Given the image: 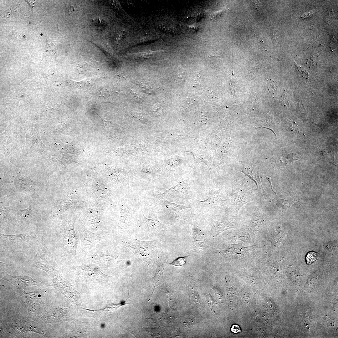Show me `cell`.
Returning a JSON list of instances; mask_svg holds the SVG:
<instances>
[{"label": "cell", "instance_id": "484cf974", "mask_svg": "<svg viewBox=\"0 0 338 338\" xmlns=\"http://www.w3.org/2000/svg\"><path fill=\"white\" fill-rule=\"evenodd\" d=\"M130 92L133 96L138 99H140L142 97L140 93L136 90H130Z\"/></svg>", "mask_w": 338, "mask_h": 338}, {"label": "cell", "instance_id": "4fadbf2b", "mask_svg": "<svg viewBox=\"0 0 338 338\" xmlns=\"http://www.w3.org/2000/svg\"><path fill=\"white\" fill-rule=\"evenodd\" d=\"M265 217L262 210L257 209L253 213L249 226L251 228L261 227L265 222Z\"/></svg>", "mask_w": 338, "mask_h": 338}, {"label": "cell", "instance_id": "6da1fadb", "mask_svg": "<svg viewBox=\"0 0 338 338\" xmlns=\"http://www.w3.org/2000/svg\"><path fill=\"white\" fill-rule=\"evenodd\" d=\"M121 243L131 251L141 261L147 263L151 261L156 247L155 240L143 241L127 237L121 241Z\"/></svg>", "mask_w": 338, "mask_h": 338}, {"label": "cell", "instance_id": "3957f363", "mask_svg": "<svg viewBox=\"0 0 338 338\" xmlns=\"http://www.w3.org/2000/svg\"><path fill=\"white\" fill-rule=\"evenodd\" d=\"M32 267L43 270L50 274L54 272L55 261L43 241L38 246L36 254L29 262Z\"/></svg>", "mask_w": 338, "mask_h": 338}, {"label": "cell", "instance_id": "8fae6325", "mask_svg": "<svg viewBox=\"0 0 338 338\" xmlns=\"http://www.w3.org/2000/svg\"><path fill=\"white\" fill-rule=\"evenodd\" d=\"M2 278L18 287H23L28 285L36 284L37 283L32 278L27 276H14L6 274L2 276Z\"/></svg>", "mask_w": 338, "mask_h": 338}, {"label": "cell", "instance_id": "5b68a950", "mask_svg": "<svg viewBox=\"0 0 338 338\" xmlns=\"http://www.w3.org/2000/svg\"><path fill=\"white\" fill-rule=\"evenodd\" d=\"M137 226L145 233H154L163 228V225L154 215L152 218H146L143 214H139L137 221Z\"/></svg>", "mask_w": 338, "mask_h": 338}, {"label": "cell", "instance_id": "e0dca14e", "mask_svg": "<svg viewBox=\"0 0 338 338\" xmlns=\"http://www.w3.org/2000/svg\"><path fill=\"white\" fill-rule=\"evenodd\" d=\"M205 240L201 233L198 231L194 233V241L197 247H202L205 245Z\"/></svg>", "mask_w": 338, "mask_h": 338}, {"label": "cell", "instance_id": "cb8c5ba5", "mask_svg": "<svg viewBox=\"0 0 338 338\" xmlns=\"http://www.w3.org/2000/svg\"><path fill=\"white\" fill-rule=\"evenodd\" d=\"M153 111L154 114L158 115H160L161 112V108L160 105L157 103L155 104L152 107Z\"/></svg>", "mask_w": 338, "mask_h": 338}, {"label": "cell", "instance_id": "5bb4252c", "mask_svg": "<svg viewBox=\"0 0 338 338\" xmlns=\"http://www.w3.org/2000/svg\"><path fill=\"white\" fill-rule=\"evenodd\" d=\"M129 291L128 290V297L126 300L119 303L114 304L112 303L110 300H107L106 306L103 309V310L107 311H115L119 307L123 305H131V302L129 298Z\"/></svg>", "mask_w": 338, "mask_h": 338}, {"label": "cell", "instance_id": "44dd1931", "mask_svg": "<svg viewBox=\"0 0 338 338\" xmlns=\"http://www.w3.org/2000/svg\"><path fill=\"white\" fill-rule=\"evenodd\" d=\"M317 258L316 253L313 252L309 253L306 257L307 263L308 264H311L314 263Z\"/></svg>", "mask_w": 338, "mask_h": 338}, {"label": "cell", "instance_id": "d4e9b609", "mask_svg": "<svg viewBox=\"0 0 338 338\" xmlns=\"http://www.w3.org/2000/svg\"><path fill=\"white\" fill-rule=\"evenodd\" d=\"M132 114L136 117L142 120L144 118L143 113L140 110H134L133 111Z\"/></svg>", "mask_w": 338, "mask_h": 338}, {"label": "cell", "instance_id": "ba28073f", "mask_svg": "<svg viewBox=\"0 0 338 338\" xmlns=\"http://www.w3.org/2000/svg\"><path fill=\"white\" fill-rule=\"evenodd\" d=\"M272 191L275 195V197L273 199H270L269 197L267 198L272 205L274 207L279 208L287 209L292 207L301 208L304 205H307V203L297 201L289 200L279 198L277 195L273 188L272 183L269 182Z\"/></svg>", "mask_w": 338, "mask_h": 338}, {"label": "cell", "instance_id": "d6986e66", "mask_svg": "<svg viewBox=\"0 0 338 338\" xmlns=\"http://www.w3.org/2000/svg\"><path fill=\"white\" fill-rule=\"evenodd\" d=\"M163 262L161 259H159L158 261L156 274L154 278L155 282L157 281L161 277L164 268V264Z\"/></svg>", "mask_w": 338, "mask_h": 338}, {"label": "cell", "instance_id": "52a82bcc", "mask_svg": "<svg viewBox=\"0 0 338 338\" xmlns=\"http://www.w3.org/2000/svg\"><path fill=\"white\" fill-rule=\"evenodd\" d=\"M53 283L59 289H65L61 291H64L65 294L67 291L66 296H69L70 300L74 302H77L79 298L77 292L73 287L66 280L60 275H55L53 280Z\"/></svg>", "mask_w": 338, "mask_h": 338}, {"label": "cell", "instance_id": "ffe728a7", "mask_svg": "<svg viewBox=\"0 0 338 338\" xmlns=\"http://www.w3.org/2000/svg\"><path fill=\"white\" fill-rule=\"evenodd\" d=\"M189 256L184 257H180L174 260L172 262L169 264L170 265H173L176 266H182L185 264L186 263L187 258Z\"/></svg>", "mask_w": 338, "mask_h": 338}, {"label": "cell", "instance_id": "ac0fdd59", "mask_svg": "<svg viewBox=\"0 0 338 338\" xmlns=\"http://www.w3.org/2000/svg\"><path fill=\"white\" fill-rule=\"evenodd\" d=\"M91 66L85 62L80 63L77 66V70L81 73L87 74L91 71Z\"/></svg>", "mask_w": 338, "mask_h": 338}, {"label": "cell", "instance_id": "30bf717a", "mask_svg": "<svg viewBox=\"0 0 338 338\" xmlns=\"http://www.w3.org/2000/svg\"><path fill=\"white\" fill-rule=\"evenodd\" d=\"M0 238L6 242L24 243L37 238V235L34 232L14 235L0 234Z\"/></svg>", "mask_w": 338, "mask_h": 338}, {"label": "cell", "instance_id": "8992f818", "mask_svg": "<svg viewBox=\"0 0 338 338\" xmlns=\"http://www.w3.org/2000/svg\"><path fill=\"white\" fill-rule=\"evenodd\" d=\"M80 236L81 249L87 251L100 240L103 236L101 234H95L84 230L80 232Z\"/></svg>", "mask_w": 338, "mask_h": 338}, {"label": "cell", "instance_id": "603a6c76", "mask_svg": "<svg viewBox=\"0 0 338 338\" xmlns=\"http://www.w3.org/2000/svg\"><path fill=\"white\" fill-rule=\"evenodd\" d=\"M72 83L73 86L77 88L84 87L87 85L89 83L88 81L86 80L80 81H72Z\"/></svg>", "mask_w": 338, "mask_h": 338}, {"label": "cell", "instance_id": "277c9868", "mask_svg": "<svg viewBox=\"0 0 338 338\" xmlns=\"http://www.w3.org/2000/svg\"><path fill=\"white\" fill-rule=\"evenodd\" d=\"M243 172L250 179L254 182L257 186L256 190L260 198L269 197L268 195L263 188L259 176V168L254 163L250 161H241Z\"/></svg>", "mask_w": 338, "mask_h": 338}, {"label": "cell", "instance_id": "7402d4cb", "mask_svg": "<svg viewBox=\"0 0 338 338\" xmlns=\"http://www.w3.org/2000/svg\"><path fill=\"white\" fill-rule=\"evenodd\" d=\"M156 53L155 51H147L137 53V55L144 58H149L153 56Z\"/></svg>", "mask_w": 338, "mask_h": 338}, {"label": "cell", "instance_id": "7a4b0ae2", "mask_svg": "<svg viewBox=\"0 0 338 338\" xmlns=\"http://www.w3.org/2000/svg\"><path fill=\"white\" fill-rule=\"evenodd\" d=\"M230 199L236 211L238 213L241 207L247 203L255 199L254 192L247 182H233Z\"/></svg>", "mask_w": 338, "mask_h": 338}, {"label": "cell", "instance_id": "7c38bea8", "mask_svg": "<svg viewBox=\"0 0 338 338\" xmlns=\"http://www.w3.org/2000/svg\"><path fill=\"white\" fill-rule=\"evenodd\" d=\"M235 227L233 223L226 220H220L216 221L213 226V237L214 238L221 233L227 230Z\"/></svg>", "mask_w": 338, "mask_h": 338}, {"label": "cell", "instance_id": "4316f807", "mask_svg": "<svg viewBox=\"0 0 338 338\" xmlns=\"http://www.w3.org/2000/svg\"><path fill=\"white\" fill-rule=\"evenodd\" d=\"M231 331L233 333H237L240 332L241 330L239 325L234 324L232 326Z\"/></svg>", "mask_w": 338, "mask_h": 338}, {"label": "cell", "instance_id": "9a60e30c", "mask_svg": "<svg viewBox=\"0 0 338 338\" xmlns=\"http://www.w3.org/2000/svg\"><path fill=\"white\" fill-rule=\"evenodd\" d=\"M64 237L67 245L71 248H74L76 241L75 235L72 227L67 229Z\"/></svg>", "mask_w": 338, "mask_h": 338}, {"label": "cell", "instance_id": "2e32d148", "mask_svg": "<svg viewBox=\"0 0 338 338\" xmlns=\"http://www.w3.org/2000/svg\"><path fill=\"white\" fill-rule=\"evenodd\" d=\"M160 200L163 204V207H165V209H168L170 212L178 211L188 207L183 206L179 205L174 203H171L163 198L160 199Z\"/></svg>", "mask_w": 338, "mask_h": 338}, {"label": "cell", "instance_id": "9c48e42d", "mask_svg": "<svg viewBox=\"0 0 338 338\" xmlns=\"http://www.w3.org/2000/svg\"><path fill=\"white\" fill-rule=\"evenodd\" d=\"M136 214L132 207L127 203L122 205L120 207L119 225L122 228H127L132 222V218Z\"/></svg>", "mask_w": 338, "mask_h": 338}]
</instances>
